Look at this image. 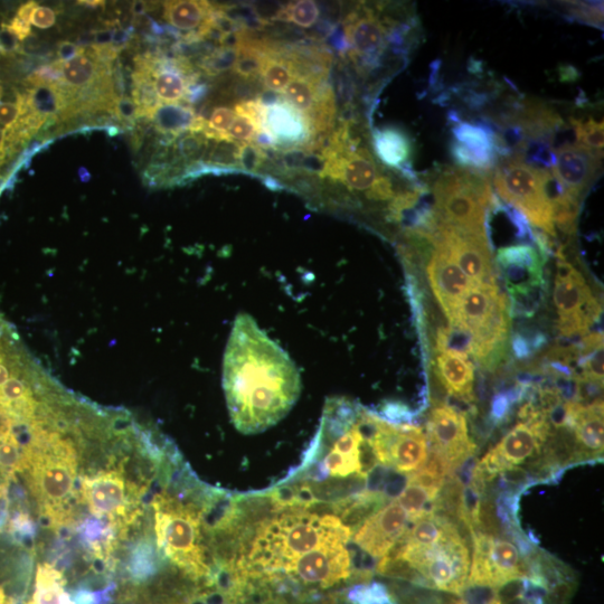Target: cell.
Listing matches in <instances>:
<instances>
[{"mask_svg":"<svg viewBox=\"0 0 604 604\" xmlns=\"http://www.w3.org/2000/svg\"><path fill=\"white\" fill-rule=\"evenodd\" d=\"M223 389L231 420L244 434L276 426L299 399L296 364L248 314L235 319L224 354Z\"/></svg>","mask_w":604,"mask_h":604,"instance_id":"6da1fadb","label":"cell"},{"mask_svg":"<svg viewBox=\"0 0 604 604\" xmlns=\"http://www.w3.org/2000/svg\"><path fill=\"white\" fill-rule=\"evenodd\" d=\"M64 432L56 418L41 420L34 424L25 447L23 474L41 514L53 524L68 521L78 480V448Z\"/></svg>","mask_w":604,"mask_h":604,"instance_id":"7a4b0ae2","label":"cell"},{"mask_svg":"<svg viewBox=\"0 0 604 604\" xmlns=\"http://www.w3.org/2000/svg\"><path fill=\"white\" fill-rule=\"evenodd\" d=\"M386 556L388 578L451 594H460L467 588L470 555L456 523L449 524L437 543L419 546L400 539Z\"/></svg>","mask_w":604,"mask_h":604,"instance_id":"3957f363","label":"cell"},{"mask_svg":"<svg viewBox=\"0 0 604 604\" xmlns=\"http://www.w3.org/2000/svg\"><path fill=\"white\" fill-rule=\"evenodd\" d=\"M158 550L176 569L203 588H213L214 573L204 544V509L163 492L153 500Z\"/></svg>","mask_w":604,"mask_h":604,"instance_id":"277c9868","label":"cell"},{"mask_svg":"<svg viewBox=\"0 0 604 604\" xmlns=\"http://www.w3.org/2000/svg\"><path fill=\"white\" fill-rule=\"evenodd\" d=\"M449 326L467 333L471 353L480 363L494 364L502 354L508 337L509 311L507 297L497 282L480 283L471 289L448 317Z\"/></svg>","mask_w":604,"mask_h":604,"instance_id":"5b68a950","label":"cell"},{"mask_svg":"<svg viewBox=\"0 0 604 604\" xmlns=\"http://www.w3.org/2000/svg\"><path fill=\"white\" fill-rule=\"evenodd\" d=\"M488 173L449 168L433 185L434 203L440 223L467 232L487 234V215L493 192Z\"/></svg>","mask_w":604,"mask_h":604,"instance_id":"8992f818","label":"cell"},{"mask_svg":"<svg viewBox=\"0 0 604 604\" xmlns=\"http://www.w3.org/2000/svg\"><path fill=\"white\" fill-rule=\"evenodd\" d=\"M550 173L512 156L495 167L493 182L498 197L521 212L535 228L556 237L553 206L546 192Z\"/></svg>","mask_w":604,"mask_h":604,"instance_id":"52a82bcc","label":"cell"},{"mask_svg":"<svg viewBox=\"0 0 604 604\" xmlns=\"http://www.w3.org/2000/svg\"><path fill=\"white\" fill-rule=\"evenodd\" d=\"M552 434L544 412L521 421L478 461L473 478L488 486L506 471L521 467L528 459L540 456L542 448Z\"/></svg>","mask_w":604,"mask_h":604,"instance_id":"ba28073f","label":"cell"},{"mask_svg":"<svg viewBox=\"0 0 604 604\" xmlns=\"http://www.w3.org/2000/svg\"><path fill=\"white\" fill-rule=\"evenodd\" d=\"M79 494L89 512L98 519L126 528L139 517V499L130 492L119 468H110L80 479Z\"/></svg>","mask_w":604,"mask_h":604,"instance_id":"9c48e42d","label":"cell"},{"mask_svg":"<svg viewBox=\"0 0 604 604\" xmlns=\"http://www.w3.org/2000/svg\"><path fill=\"white\" fill-rule=\"evenodd\" d=\"M470 536L474 543V558L470 565L467 588L499 590L527 578L525 560L513 543L480 532Z\"/></svg>","mask_w":604,"mask_h":604,"instance_id":"30bf717a","label":"cell"},{"mask_svg":"<svg viewBox=\"0 0 604 604\" xmlns=\"http://www.w3.org/2000/svg\"><path fill=\"white\" fill-rule=\"evenodd\" d=\"M558 328L562 337L583 336L600 317L601 307L581 273L559 259L554 289Z\"/></svg>","mask_w":604,"mask_h":604,"instance_id":"8fae6325","label":"cell"},{"mask_svg":"<svg viewBox=\"0 0 604 604\" xmlns=\"http://www.w3.org/2000/svg\"><path fill=\"white\" fill-rule=\"evenodd\" d=\"M434 248H440L476 285L496 282L492 249L487 234L467 232L439 222L430 238Z\"/></svg>","mask_w":604,"mask_h":604,"instance_id":"7c38bea8","label":"cell"},{"mask_svg":"<svg viewBox=\"0 0 604 604\" xmlns=\"http://www.w3.org/2000/svg\"><path fill=\"white\" fill-rule=\"evenodd\" d=\"M430 450L437 452L455 470L466 459L476 456V443L468 434L466 415L447 404L433 408L428 421Z\"/></svg>","mask_w":604,"mask_h":604,"instance_id":"4fadbf2b","label":"cell"},{"mask_svg":"<svg viewBox=\"0 0 604 604\" xmlns=\"http://www.w3.org/2000/svg\"><path fill=\"white\" fill-rule=\"evenodd\" d=\"M344 33L351 58L364 72L376 68L388 44V30L372 9L358 6L347 14Z\"/></svg>","mask_w":604,"mask_h":604,"instance_id":"5bb4252c","label":"cell"},{"mask_svg":"<svg viewBox=\"0 0 604 604\" xmlns=\"http://www.w3.org/2000/svg\"><path fill=\"white\" fill-rule=\"evenodd\" d=\"M408 526L407 512L398 500L392 499L379 512L366 519L352 539L371 558L381 560L398 543Z\"/></svg>","mask_w":604,"mask_h":604,"instance_id":"9a60e30c","label":"cell"},{"mask_svg":"<svg viewBox=\"0 0 604 604\" xmlns=\"http://www.w3.org/2000/svg\"><path fill=\"white\" fill-rule=\"evenodd\" d=\"M496 263L506 281L509 294L544 290L545 261L531 245L518 244L499 249Z\"/></svg>","mask_w":604,"mask_h":604,"instance_id":"2e32d148","label":"cell"},{"mask_svg":"<svg viewBox=\"0 0 604 604\" xmlns=\"http://www.w3.org/2000/svg\"><path fill=\"white\" fill-rule=\"evenodd\" d=\"M556 151V165L551 169L556 179L574 197L582 194L597 178L602 151L593 150L577 143L564 144Z\"/></svg>","mask_w":604,"mask_h":604,"instance_id":"e0dca14e","label":"cell"},{"mask_svg":"<svg viewBox=\"0 0 604 604\" xmlns=\"http://www.w3.org/2000/svg\"><path fill=\"white\" fill-rule=\"evenodd\" d=\"M427 272L433 294L447 317L453 313L468 292L477 286L451 260L448 253L440 248L434 249Z\"/></svg>","mask_w":604,"mask_h":604,"instance_id":"ac0fdd59","label":"cell"},{"mask_svg":"<svg viewBox=\"0 0 604 604\" xmlns=\"http://www.w3.org/2000/svg\"><path fill=\"white\" fill-rule=\"evenodd\" d=\"M323 157L326 162L323 177L342 183L354 192H364L366 195L381 176L373 156L365 148Z\"/></svg>","mask_w":604,"mask_h":604,"instance_id":"d6986e66","label":"cell"},{"mask_svg":"<svg viewBox=\"0 0 604 604\" xmlns=\"http://www.w3.org/2000/svg\"><path fill=\"white\" fill-rule=\"evenodd\" d=\"M266 128L276 140V150L305 147L313 143L314 134L308 118L282 98L267 108Z\"/></svg>","mask_w":604,"mask_h":604,"instance_id":"ffe728a7","label":"cell"},{"mask_svg":"<svg viewBox=\"0 0 604 604\" xmlns=\"http://www.w3.org/2000/svg\"><path fill=\"white\" fill-rule=\"evenodd\" d=\"M436 371L443 388L459 401H475V367L466 354L445 351L436 357Z\"/></svg>","mask_w":604,"mask_h":604,"instance_id":"44dd1931","label":"cell"},{"mask_svg":"<svg viewBox=\"0 0 604 604\" xmlns=\"http://www.w3.org/2000/svg\"><path fill=\"white\" fill-rule=\"evenodd\" d=\"M572 432L581 460L603 453V401L582 405Z\"/></svg>","mask_w":604,"mask_h":604,"instance_id":"7402d4cb","label":"cell"},{"mask_svg":"<svg viewBox=\"0 0 604 604\" xmlns=\"http://www.w3.org/2000/svg\"><path fill=\"white\" fill-rule=\"evenodd\" d=\"M373 147L376 156L384 165L398 169L400 172L411 166L412 140L407 132L396 127L375 129Z\"/></svg>","mask_w":604,"mask_h":604,"instance_id":"603a6c76","label":"cell"},{"mask_svg":"<svg viewBox=\"0 0 604 604\" xmlns=\"http://www.w3.org/2000/svg\"><path fill=\"white\" fill-rule=\"evenodd\" d=\"M163 6L164 18L169 25L196 36L209 23L213 11L211 3L197 0H175Z\"/></svg>","mask_w":604,"mask_h":604,"instance_id":"cb8c5ba5","label":"cell"},{"mask_svg":"<svg viewBox=\"0 0 604 604\" xmlns=\"http://www.w3.org/2000/svg\"><path fill=\"white\" fill-rule=\"evenodd\" d=\"M102 65L91 50L84 49L77 58L60 63L62 87L74 92L94 86V83L105 77Z\"/></svg>","mask_w":604,"mask_h":604,"instance_id":"d4e9b609","label":"cell"},{"mask_svg":"<svg viewBox=\"0 0 604 604\" xmlns=\"http://www.w3.org/2000/svg\"><path fill=\"white\" fill-rule=\"evenodd\" d=\"M149 118L159 134L177 139L193 130L197 116L191 107L181 103H159Z\"/></svg>","mask_w":604,"mask_h":604,"instance_id":"484cf974","label":"cell"},{"mask_svg":"<svg viewBox=\"0 0 604 604\" xmlns=\"http://www.w3.org/2000/svg\"><path fill=\"white\" fill-rule=\"evenodd\" d=\"M296 77L294 62L285 51L269 45L267 53L264 54L261 71L264 86L269 91L283 94Z\"/></svg>","mask_w":604,"mask_h":604,"instance_id":"4316f807","label":"cell"},{"mask_svg":"<svg viewBox=\"0 0 604 604\" xmlns=\"http://www.w3.org/2000/svg\"><path fill=\"white\" fill-rule=\"evenodd\" d=\"M458 599H448L421 592L408 594L399 593L396 596L398 604H502L498 598V590L486 587H468L457 594Z\"/></svg>","mask_w":604,"mask_h":604,"instance_id":"83f0119b","label":"cell"},{"mask_svg":"<svg viewBox=\"0 0 604 604\" xmlns=\"http://www.w3.org/2000/svg\"><path fill=\"white\" fill-rule=\"evenodd\" d=\"M63 574L50 564H40L37 568L33 602L35 604H74L65 591Z\"/></svg>","mask_w":604,"mask_h":604,"instance_id":"f1b7e54d","label":"cell"},{"mask_svg":"<svg viewBox=\"0 0 604 604\" xmlns=\"http://www.w3.org/2000/svg\"><path fill=\"white\" fill-rule=\"evenodd\" d=\"M68 90L61 86H37L25 94L26 109L47 119L54 118L68 107Z\"/></svg>","mask_w":604,"mask_h":604,"instance_id":"f546056e","label":"cell"},{"mask_svg":"<svg viewBox=\"0 0 604 604\" xmlns=\"http://www.w3.org/2000/svg\"><path fill=\"white\" fill-rule=\"evenodd\" d=\"M438 497L437 494L430 492L417 484L409 483L399 495L398 502L409 516V523L424 514L433 513V503Z\"/></svg>","mask_w":604,"mask_h":604,"instance_id":"4dcf8cb0","label":"cell"},{"mask_svg":"<svg viewBox=\"0 0 604 604\" xmlns=\"http://www.w3.org/2000/svg\"><path fill=\"white\" fill-rule=\"evenodd\" d=\"M515 157L528 166L550 171L556 165V151L550 141L544 139H526Z\"/></svg>","mask_w":604,"mask_h":604,"instance_id":"1f68e13d","label":"cell"},{"mask_svg":"<svg viewBox=\"0 0 604 604\" xmlns=\"http://www.w3.org/2000/svg\"><path fill=\"white\" fill-rule=\"evenodd\" d=\"M320 9L313 0H301L280 8L273 21L294 23L299 27H313L319 20Z\"/></svg>","mask_w":604,"mask_h":604,"instance_id":"d6a6232c","label":"cell"},{"mask_svg":"<svg viewBox=\"0 0 604 604\" xmlns=\"http://www.w3.org/2000/svg\"><path fill=\"white\" fill-rule=\"evenodd\" d=\"M571 125L577 137V144L593 150H602L604 146L603 122L589 119L587 121L572 119Z\"/></svg>","mask_w":604,"mask_h":604,"instance_id":"836d02e7","label":"cell"},{"mask_svg":"<svg viewBox=\"0 0 604 604\" xmlns=\"http://www.w3.org/2000/svg\"><path fill=\"white\" fill-rule=\"evenodd\" d=\"M207 139L202 134H196V132H188L187 135L179 138L177 141L175 151L177 157L184 160V162L194 165L201 163L206 153Z\"/></svg>","mask_w":604,"mask_h":604,"instance_id":"e575fe53","label":"cell"},{"mask_svg":"<svg viewBox=\"0 0 604 604\" xmlns=\"http://www.w3.org/2000/svg\"><path fill=\"white\" fill-rule=\"evenodd\" d=\"M239 58V49L220 47L206 55L202 60L201 68L209 75H220L234 68Z\"/></svg>","mask_w":604,"mask_h":604,"instance_id":"d590c367","label":"cell"},{"mask_svg":"<svg viewBox=\"0 0 604 604\" xmlns=\"http://www.w3.org/2000/svg\"><path fill=\"white\" fill-rule=\"evenodd\" d=\"M237 118L234 110L226 107H217L212 111L210 120L207 121V127L202 132L209 140H228V131Z\"/></svg>","mask_w":604,"mask_h":604,"instance_id":"8d00e7d4","label":"cell"},{"mask_svg":"<svg viewBox=\"0 0 604 604\" xmlns=\"http://www.w3.org/2000/svg\"><path fill=\"white\" fill-rule=\"evenodd\" d=\"M267 151L252 143L240 144L238 151V167L244 174L258 175L259 169L266 164Z\"/></svg>","mask_w":604,"mask_h":604,"instance_id":"74e56055","label":"cell"},{"mask_svg":"<svg viewBox=\"0 0 604 604\" xmlns=\"http://www.w3.org/2000/svg\"><path fill=\"white\" fill-rule=\"evenodd\" d=\"M547 343L546 336L540 332L533 335L517 333L512 337V351L518 360H526L539 352Z\"/></svg>","mask_w":604,"mask_h":604,"instance_id":"f35d334b","label":"cell"},{"mask_svg":"<svg viewBox=\"0 0 604 604\" xmlns=\"http://www.w3.org/2000/svg\"><path fill=\"white\" fill-rule=\"evenodd\" d=\"M26 113L25 96L23 94H18L15 103L0 102V126H3L5 130H11Z\"/></svg>","mask_w":604,"mask_h":604,"instance_id":"ab89813d","label":"cell"},{"mask_svg":"<svg viewBox=\"0 0 604 604\" xmlns=\"http://www.w3.org/2000/svg\"><path fill=\"white\" fill-rule=\"evenodd\" d=\"M234 112L238 117L250 120L258 129L266 127L267 108L258 100L241 101L235 106Z\"/></svg>","mask_w":604,"mask_h":604,"instance_id":"60d3db41","label":"cell"},{"mask_svg":"<svg viewBox=\"0 0 604 604\" xmlns=\"http://www.w3.org/2000/svg\"><path fill=\"white\" fill-rule=\"evenodd\" d=\"M574 20L581 23H588L589 25L602 27L603 12L602 3L594 5L593 3H574L571 11L569 12Z\"/></svg>","mask_w":604,"mask_h":604,"instance_id":"b9f144b4","label":"cell"},{"mask_svg":"<svg viewBox=\"0 0 604 604\" xmlns=\"http://www.w3.org/2000/svg\"><path fill=\"white\" fill-rule=\"evenodd\" d=\"M27 81L28 83H31L33 87L49 86V84H51V86L62 87L60 62L42 66V68L34 71L30 77L27 78Z\"/></svg>","mask_w":604,"mask_h":604,"instance_id":"7bdbcfd3","label":"cell"},{"mask_svg":"<svg viewBox=\"0 0 604 604\" xmlns=\"http://www.w3.org/2000/svg\"><path fill=\"white\" fill-rule=\"evenodd\" d=\"M376 414L394 424H413L414 420V413L407 405L400 402L386 403L381 412Z\"/></svg>","mask_w":604,"mask_h":604,"instance_id":"ee69618b","label":"cell"},{"mask_svg":"<svg viewBox=\"0 0 604 604\" xmlns=\"http://www.w3.org/2000/svg\"><path fill=\"white\" fill-rule=\"evenodd\" d=\"M257 130L258 128L250 120L237 116L228 131V136L233 143L248 144L252 143Z\"/></svg>","mask_w":604,"mask_h":604,"instance_id":"f6af8a7d","label":"cell"},{"mask_svg":"<svg viewBox=\"0 0 604 604\" xmlns=\"http://www.w3.org/2000/svg\"><path fill=\"white\" fill-rule=\"evenodd\" d=\"M112 110L115 111L117 118L128 125H134L140 117L139 108L134 99L127 96L116 98L113 102Z\"/></svg>","mask_w":604,"mask_h":604,"instance_id":"bcb514c9","label":"cell"},{"mask_svg":"<svg viewBox=\"0 0 604 604\" xmlns=\"http://www.w3.org/2000/svg\"><path fill=\"white\" fill-rule=\"evenodd\" d=\"M395 196L396 195L391 178L383 175L377 178V181L371 188V191L366 194L368 200L374 202L392 201Z\"/></svg>","mask_w":604,"mask_h":604,"instance_id":"7dc6e473","label":"cell"},{"mask_svg":"<svg viewBox=\"0 0 604 604\" xmlns=\"http://www.w3.org/2000/svg\"><path fill=\"white\" fill-rule=\"evenodd\" d=\"M56 23V13L50 7L37 6L32 15L31 24L41 30H49Z\"/></svg>","mask_w":604,"mask_h":604,"instance_id":"c3c4849f","label":"cell"},{"mask_svg":"<svg viewBox=\"0 0 604 604\" xmlns=\"http://www.w3.org/2000/svg\"><path fill=\"white\" fill-rule=\"evenodd\" d=\"M20 42L6 24L0 27V53L13 54L17 52L20 50Z\"/></svg>","mask_w":604,"mask_h":604,"instance_id":"681fc988","label":"cell"},{"mask_svg":"<svg viewBox=\"0 0 604 604\" xmlns=\"http://www.w3.org/2000/svg\"><path fill=\"white\" fill-rule=\"evenodd\" d=\"M83 47L69 41H62L58 44V58L60 63H66L77 58L82 52Z\"/></svg>","mask_w":604,"mask_h":604,"instance_id":"f907efd6","label":"cell"},{"mask_svg":"<svg viewBox=\"0 0 604 604\" xmlns=\"http://www.w3.org/2000/svg\"><path fill=\"white\" fill-rule=\"evenodd\" d=\"M9 30H11L17 37L18 40L24 41L28 36L32 33L31 24H27L18 20L15 16L13 21L9 24H6Z\"/></svg>","mask_w":604,"mask_h":604,"instance_id":"816d5d0a","label":"cell"},{"mask_svg":"<svg viewBox=\"0 0 604 604\" xmlns=\"http://www.w3.org/2000/svg\"><path fill=\"white\" fill-rule=\"evenodd\" d=\"M36 7L37 6L35 2H28L22 5L20 9H18L16 17L18 18V20H21L24 23L31 24L32 15Z\"/></svg>","mask_w":604,"mask_h":604,"instance_id":"f5cc1de1","label":"cell"},{"mask_svg":"<svg viewBox=\"0 0 604 604\" xmlns=\"http://www.w3.org/2000/svg\"><path fill=\"white\" fill-rule=\"evenodd\" d=\"M94 45L107 46L112 45L113 30L93 32Z\"/></svg>","mask_w":604,"mask_h":604,"instance_id":"db71d44e","label":"cell"},{"mask_svg":"<svg viewBox=\"0 0 604 604\" xmlns=\"http://www.w3.org/2000/svg\"><path fill=\"white\" fill-rule=\"evenodd\" d=\"M580 73L573 66L565 65L560 68V79L562 82H573L578 80Z\"/></svg>","mask_w":604,"mask_h":604,"instance_id":"11a10c76","label":"cell"},{"mask_svg":"<svg viewBox=\"0 0 604 604\" xmlns=\"http://www.w3.org/2000/svg\"><path fill=\"white\" fill-rule=\"evenodd\" d=\"M148 11L146 2H134L131 5V14L135 17L145 16Z\"/></svg>","mask_w":604,"mask_h":604,"instance_id":"9f6ffc18","label":"cell"},{"mask_svg":"<svg viewBox=\"0 0 604 604\" xmlns=\"http://www.w3.org/2000/svg\"><path fill=\"white\" fill-rule=\"evenodd\" d=\"M6 153V130L0 127V155Z\"/></svg>","mask_w":604,"mask_h":604,"instance_id":"6f0895ef","label":"cell"},{"mask_svg":"<svg viewBox=\"0 0 604 604\" xmlns=\"http://www.w3.org/2000/svg\"><path fill=\"white\" fill-rule=\"evenodd\" d=\"M78 4L92 7V8H97V7L105 5V2H97V0H94V2H89V0H86V2H79Z\"/></svg>","mask_w":604,"mask_h":604,"instance_id":"680465c9","label":"cell"},{"mask_svg":"<svg viewBox=\"0 0 604 604\" xmlns=\"http://www.w3.org/2000/svg\"><path fill=\"white\" fill-rule=\"evenodd\" d=\"M0 604H13L12 600L7 599L6 593L2 587H0Z\"/></svg>","mask_w":604,"mask_h":604,"instance_id":"91938a15","label":"cell"},{"mask_svg":"<svg viewBox=\"0 0 604 604\" xmlns=\"http://www.w3.org/2000/svg\"><path fill=\"white\" fill-rule=\"evenodd\" d=\"M7 185V179L4 176H0V192H2Z\"/></svg>","mask_w":604,"mask_h":604,"instance_id":"94428289","label":"cell"},{"mask_svg":"<svg viewBox=\"0 0 604 604\" xmlns=\"http://www.w3.org/2000/svg\"><path fill=\"white\" fill-rule=\"evenodd\" d=\"M5 497V489L4 486L0 485V500H3Z\"/></svg>","mask_w":604,"mask_h":604,"instance_id":"6125c7cd","label":"cell"},{"mask_svg":"<svg viewBox=\"0 0 604 604\" xmlns=\"http://www.w3.org/2000/svg\"><path fill=\"white\" fill-rule=\"evenodd\" d=\"M2 96H3V87H2V84H0V98H2Z\"/></svg>","mask_w":604,"mask_h":604,"instance_id":"be15d7a7","label":"cell"},{"mask_svg":"<svg viewBox=\"0 0 604 604\" xmlns=\"http://www.w3.org/2000/svg\"><path fill=\"white\" fill-rule=\"evenodd\" d=\"M26 604H35V603H34V602H33V600H32V601H30V602H28V603H26Z\"/></svg>","mask_w":604,"mask_h":604,"instance_id":"e7e4bbea","label":"cell"}]
</instances>
